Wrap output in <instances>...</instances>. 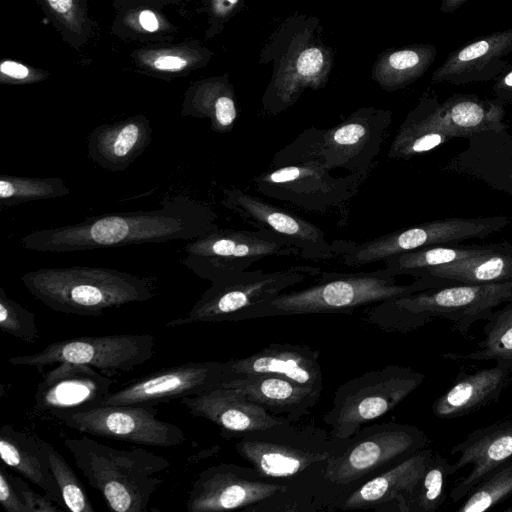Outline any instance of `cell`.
<instances>
[{"mask_svg": "<svg viewBox=\"0 0 512 512\" xmlns=\"http://www.w3.org/2000/svg\"><path fill=\"white\" fill-rule=\"evenodd\" d=\"M161 208L89 217L79 223L35 230L21 245L37 252H76L132 244L194 240L216 228L217 215L188 196L164 199Z\"/></svg>", "mask_w": 512, "mask_h": 512, "instance_id": "6da1fadb", "label": "cell"}, {"mask_svg": "<svg viewBox=\"0 0 512 512\" xmlns=\"http://www.w3.org/2000/svg\"><path fill=\"white\" fill-rule=\"evenodd\" d=\"M27 290L50 309L81 316L152 299L157 278L106 267L40 268L21 277Z\"/></svg>", "mask_w": 512, "mask_h": 512, "instance_id": "7a4b0ae2", "label": "cell"}, {"mask_svg": "<svg viewBox=\"0 0 512 512\" xmlns=\"http://www.w3.org/2000/svg\"><path fill=\"white\" fill-rule=\"evenodd\" d=\"M512 300V281L490 284L452 283L369 306L363 320L386 332L417 330L443 318L463 337L478 321Z\"/></svg>", "mask_w": 512, "mask_h": 512, "instance_id": "3957f363", "label": "cell"}, {"mask_svg": "<svg viewBox=\"0 0 512 512\" xmlns=\"http://www.w3.org/2000/svg\"><path fill=\"white\" fill-rule=\"evenodd\" d=\"M64 445L89 485L116 512H144L170 462L143 448L118 449L82 436Z\"/></svg>", "mask_w": 512, "mask_h": 512, "instance_id": "277c9868", "label": "cell"}, {"mask_svg": "<svg viewBox=\"0 0 512 512\" xmlns=\"http://www.w3.org/2000/svg\"><path fill=\"white\" fill-rule=\"evenodd\" d=\"M319 276L309 287L278 295L258 312L256 319L305 314H351L359 308L453 283L434 277H421L412 283L401 284L397 276L385 267L355 273L320 271Z\"/></svg>", "mask_w": 512, "mask_h": 512, "instance_id": "5b68a950", "label": "cell"}, {"mask_svg": "<svg viewBox=\"0 0 512 512\" xmlns=\"http://www.w3.org/2000/svg\"><path fill=\"white\" fill-rule=\"evenodd\" d=\"M234 448L264 479L289 484L325 469L327 461L340 453L348 439H337L312 424L285 420L245 434Z\"/></svg>", "mask_w": 512, "mask_h": 512, "instance_id": "8992f818", "label": "cell"}, {"mask_svg": "<svg viewBox=\"0 0 512 512\" xmlns=\"http://www.w3.org/2000/svg\"><path fill=\"white\" fill-rule=\"evenodd\" d=\"M391 116L386 112L362 111L328 129L309 128L272 159L274 166L317 161L326 169H344L369 175L386 141Z\"/></svg>", "mask_w": 512, "mask_h": 512, "instance_id": "52a82bcc", "label": "cell"}, {"mask_svg": "<svg viewBox=\"0 0 512 512\" xmlns=\"http://www.w3.org/2000/svg\"><path fill=\"white\" fill-rule=\"evenodd\" d=\"M428 443L424 431L411 424H368L348 438L346 447L327 461L325 477L339 494L340 503L349 492L427 448Z\"/></svg>", "mask_w": 512, "mask_h": 512, "instance_id": "ba28073f", "label": "cell"}, {"mask_svg": "<svg viewBox=\"0 0 512 512\" xmlns=\"http://www.w3.org/2000/svg\"><path fill=\"white\" fill-rule=\"evenodd\" d=\"M320 271L303 265L274 272L247 270L212 282L184 317L173 319L165 326L256 319L258 312L274 298L318 276Z\"/></svg>", "mask_w": 512, "mask_h": 512, "instance_id": "9c48e42d", "label": "cell"}, {"mask_svg": "<svg viewBox=\"0 0 512 512\" xmlns=\"http://www.w3.org/2000/svg\"><path fill=\"white\" fill-rule=\"evenodd\" d=\"M424 379L423 373L401 365L365 372L337 387L331 408L322 420L330 427L332 437L348 439L395 409Z\"/></svg>", "mask_w": 512, "mask_h": 512, "instance_id": "30bf717a", "label": "cell"}, {"mask_svg": "<svg viewBox=\"0 0 512 512\" xmlns=\"http://www.w3.org/2000/svg\"><path fill=\"white\" fill-rule=\"evenodd\" d=\"M367 174L335 177L317 161L279 166L253 179L261 195L313 214L338 213L343 219Z\"/></svg>", "mask_w": 512, "mask_h": 512, "instance_id": "8fae6325", "label": "cell"}, {"mask_svg": "<svg viewBox=\"0 0 512 512\" xmlns=\"http://www.w3.org/2000/svg\"><path fill=\"white\" fill-rule=\"evenodd\" d=\"M182 263L212 282L247 271L269 257H300L297 248L274 233L216 228L184 246Z\"/></svg>", "mask_w": 512, "mask_h": 512, "instance_id": "7c38bea8", "label": "cell"}, {"mask_svg": "<svg viewBox=\"0 0 512 512\" xmlns=\"http://www.w3.org/2000/svg\"><path fill=\"white\" fill-rule=\"evenodd\" d=\"M509 223L510 219L504 216L446 218L397 230L362 243L341 240L340 262L348 267L384 262L395 255L423 247L485 238L503 230Z\"/></svg>", "mask_w": 512, "mask_h": 512, "instance_id": "4fadbf2b", "label": "cell"}, {"mask_svg": "<svg viewBox=\"0 0 512 512\" xmlns=\"http://www.w3.org/2000/svg\"><path fill=\"white\" fill-rule=\"evenodd\" d=\"M155 347L156 339L150 334L80 336L50 343L33 354L10 357L8 362L38 370L72 362L91 366L112 377L150 361Z\"/></svg>", "mask_w": 512, "mask_h": 512, "instance_id": "5bb4252c", "label": "cell"}, {"mask_svg": "<svg viewBox=\"0 0 512 512\" xmlns=\"http://www.w3.org/2000/svg\"><path fill=\"white\" fill-rule=\"evenodd\" d=\"M155 406L103 405L89 410L57 413L60 423L81 433L155 447H174L186 441L177 425L157 419Z\"/></svg>", "mask_w": 512, "mask_h": 512, "instance_id": "9a60e30c", "label": "cell"}, {"mask_svg": "<svg viewBox=\"0 0 512 512\" xmlns=\"http://www.w3.org/2000/svg\"><path fill=\"white\" fill-rule=\"evenodd\" d=\"M261 477L252 466L219 463L204 469L186 500L188 512L246 511L286 488Z\"/></svg>", "mask_w": 512, "mask_h": 512, "instance_id": "2e32d148", "label": "cell"}, {"mask_svg": "<svg viewBox=\"0 0 512 512\" xmlns=\"http://www.w3.org/2000/svg\"><path fill=\"white\" fill-rule=\"evenodd\" d=\"M224 361L186 362L158 370L111 391L103 405L156 406L214 390L225 380Z\"/></svg>", "mask_w": 512, "mask_h": 512, "instance_id": "e0dca14e", "label": "cell"}, {"mask_svg": "<svg viewBox=\"0 0 512 512\" xmlns=\"http://www.w3.org/2000/svg\"><path fill=\"white\" fill-rule=\"evenodd\" d=\"M222 204L246 223L288 241L302 259L326 261L340 254L338 240L330 243L319 227L257 196L231 188L225 190Z\"/></svg>", "mask_w": 512, "mask_h": 512, "instance_id": "ac0fdd59", "label": "cell"}, {"mask_svg": "<svg viewBox=\"0 0 512 512\" xmlns=\"http://www.w3.org/2000/svg\"><path fill=\"white\" fill-rule=\"evenodd\" d=\"M504 104L471 94H455L438 104L432 101L413 111L398 129L427 134L438 132L453 137H470L504 129Z\"/></svg>", "mask_w": 512, "mask_h": 512, "instance_id": "d6986e66", "label": "cell"}, {"mask_svg": "<svg viewBox=\"0 0 512 512\" xmlns=\"http://www.w3.org/2000/svg\"><path fill=\"white\" fill-rule=\"evenodd\" d=\"M39 382L34 413L53 417L57 413L98 407L111 392L114 380L91 366L60 362Z\"/></svg>", "mask_w": 512, "mask_h": 512, "instance_id": "ffe728a7", "label": "cell"}, {"mask_svg": "<svg viewBox=\"0 0 512 512\" xmlns=\"http://www.w3.org/2000/svg\"><path fill=\"white\" fill-rule=\"evenodd\" d=\"M449 452L459 454L456 461L450 463L451 475L470 467L448 494L452 502H458L487 474L512 460V419L497 421L471 432Z\"/></svg>", "mask_w": 512, "mask_h": 512, "instance_id": "44dd1931", "label": "cell"}, {"mask_svg": "<svg viewBox=\"0 0 512 512\" xmlns=\"http://www.w3.org/2000/svg\"><path fill=\"white\" fill-rule=\"evenodd\" d=\"M180 403L193 416L216 425L225 439H238L287 420L272 415L239 388L220 386L200 395L183 397Z\"/></svg>", "mask_w": 512, "mask_h": 512, "instance_id": "7402d4cb", "label": "cell"}, {"mask_svg": "<svg viewBox=\"0 0 512 512\" xmlns=\"http://www.w3.org/2000/svg\"><path fill=\"white\" fill-rule=\"evenodd\" d=\"M432 450L424 448L349 492L338 511L407 512V504L421 479Z\"/></svg>", "mask_w": 512, "mask_h": 512, "instance_id": "603a6c76", "label": "cell"}, {"mask_svg": "<svg viewBox=\"0 0 512 512\" xmlns=\"http://www.w3.org/2000/svg\"><path fill=\"white\" fill-rule=\"evenodd\" d=\"M225 380L251 374H274L287 378L319 393L324 378L319 351L304 344L271 343L245 358L224 361Z\"/></svg>", "mask_w": 512, "mask_h": 512, "instance_id": "cb8c5ba5", "label": "cell"}, {"mask_svg": "<svg viewBox=\"0 0 512 512\" xmlns=\"http://www.w3.org/2000/svg\"><path fill=\"white\" fill-rule=\"evenodd\" d=\"M512 27L496 31L450 52L435 70L432 81L455 85L494 80L509 64Z\"/></svg>", "mask_w": 512, "mask_h": 512, "instance_id": "d4e9b609", "label": "cell"}, {"mask_svg": "<svg viewBox=\"0 0 512 512\" xmlns=\"http://www.w3.org/2000/svg\"><path fill=\"white\" fill-rule=\"evenodd\" d=\"M152 134L142 114L98 125L87 137V156L107 171L124 172L150 145Z\"/></svg>", "mask_w": 512, "mask_h": 512, "instance_id": "484cf974", "label": "cell"}, {"mask_svg": "<svg viewBox=\"0 0 512 512\" xmlns=\"http://www.w3.org/2000/svg\"><path fill=\"white\" fill-rule=\"evenodd\" d=\"M512 383L511 370L502 363L468 373L461 371L452 385L432 404V413L440 419L467 416L497 402Z\"/></svg>", "mask_w": 512, "mask_h": 512, "instance_id": "4316f807", "label": "cell"}, {"mask_svg": "<svg viewBox=\"0 0 512 512\" xmlns=\"http://www.w3.org/2000/svg\"><path fill=\"white\" fill-rule=\"evenodd\" d=\"M222 387L241 389L247 397L274 416L300 422L318 403L321 393L274 374L231 377Z\"/></svg>", "mask_w": 512, "mask_h": 512, "instance_id": "83f0119b", "label": "cell"}, {"mask_svg": "<svg viewBox=\"0 0 512 512\" xmlns=\"http://www.w3.org/2000/svg\"><path fill=\"white\" fill-rule=\"evenodd\" d=\"M0 456L6 467L41 488L65 510L39 438L4 424L0 429Z\"/></svg>", "mask_w": 512, "mask_h": 512, "instance_id": "f1b7e54d", "label": "cell"}, {"mask_svg": "<svg viewBox=\"0 0 512 512\" xmlns=\"http://www.w3.org/2000/svg\"><path fill=\"white\" fill-rule=\"evenodd\" d=\"M207 58L204 47L195 39L142 45L130 53L136 70L165 81L188 76Z\"/></svg>", "mask_w": 512, "mask_h": 512, "instance_id": "f546056e", "label": "cell"}, {"mask_svg": "<svg viewBox=\"0 0 512 512\" xmlns=\"http://www.w3.org/2000/svg\"><path fill=\"white\" fill-rule=\"evenodd\" d=\"M421 277H434L463 284L512 281V245L492 244L484 253L426 270Z\"/></svg>", "mask_w": 512, "mask_h": 512, "instance_id": "4dcf8cb0", "label": "cell"}, {"mask_svg": "<svg viewBox=\"0 0 512 512\" xmlns=\"http://www.w3.org/2000/svg\"><path fill=\"white\" fill-rule=\"evenodd\" d=\"M340 496L327 481L324 470L308 475L249 507V512L338 511Z\"/></svg>", "mask_w": 512, "mask_h": 512, "instance_id": "1f68e13d", "label": "cell"}, {"mask_svg": "<svg viewBox=\"0 0 512 512\" xmlns=\"http://www.w3.org/2000/svg\"><path fill=\"white\" fill-rule=\"evenodd\" d=\"M181 116L209 119L212 131L224 134L233 129L238 111L235 100L224 86L202 80L187 87Z\"/></svg>", "mask_w": 512, "mask_h": 512, "instance_id": "d6a6232c", "label": "cell"}, {"mask_svg": "<svg viewBox=\"0 0 512 512\" xmlns=\"http://www.w3.org/2000/svg\"><path fill=\"white\" fill-rule=\"evenodd\" d=\"M115 11L110 32L121 40L149 45L174 41L179 34L178 26L162 10L140 6Z\"/></svg>", "mask_w": 512, "mask_h": 512, "instance_id": "836d02e7", "label": "cell"}, {"mask_svg": "<svg viewBox=\"0 0 512 512\" xmlns=\"http://www.w3.org/2000/svg\"><path fill=\"white\" fill-rule=\"evenodd\" d=\"M47 20L71 48L80 51L96 32L88 0H35Z\"/></svg>", "mask_w": 512, "mask_h": 512, "instance_id": "e575fe53", "label": "cell"}, {"mask_svg": "<svg viewBox=\"0 0 512 512\" xmlns=\"http://www.w3.org/2000/svg\"><path fill=\"white\" fill-rule=\"evenodd\" d=\"M483 339L476 349L465 354L447 352L444 358L463 361H495L512 372V300L496 309L486 320Z\"/></svg>", "mask_w": 512, "mask_h": 512, "instance_id": "d590c367", "label": "cell"}, {"mask_svg": "<svg viewBox=\"0 0 512 512\" xmlns=\"http://www.w3.org/2000/svg\"><path fill=\"white\" fill-rule=\"evenodd\" d=\"M491 245L454 243L428 246L390 257L384 264L395 276L410 275L416 279L428 269L482 254Z\"/></svg>", "mask_w": 512, "mask_h": 512, "instance_id": "8d00e7d4", "label": "cell"}, {"mask_svg": "<svg viewBox=\"0 0 512 512\" xmlns=\"http://www.w3.org/2000/svg\"><path fill=\"white\" fill-rule=\"evenodd\" d=\"M450 463L440 453L432 452L423 475L407 504V512H434L445 502Z\"/></svg>", "mask_w": 512, "mask_h": 512, "instance_id": "74e56055", "label": "cell"}, {"mask_svg": "<svg viewBox=\"0 0 512 512\" xmlns=\"http://www.w3.org/2000/svg\"><path fill=\"white\" fill-rule=\"evenodd\" d=\"M70 194L66 181L59 177L37 178L0 176V204L10 207L29 201L65 197Z\"/></svg>", "mask_w": 512, "mask_h": 512, "instance_id": "f35d334b", "label": "cell"}, {"mask_svg": "<svg viewBox=\"0 0 512 512\" xmlns=\"http://www.w3.org/2000/svg\"><path fill=\"white\" fill-rule=\"evenodd\" d=\"M512 496V460L487 474L463 498L458 512H483Z\"/></svg>", "mask_w": 512, "mask_h": 512, "instance_id": "ab89813d", "label": "cell"}, {"mask_svg": "<svg viewBox=\"0 0 512 512\" xmlns=\"http://www.w3.org/2000/svg\"><path fill=\"white\" fill-rule=\"evenodd\" d=\"M48 464L59 489L64 508L71 512H94L88 494L62 454L50 443L40 439Z\"/></svg>", "mask_w": 512, "mask_h": 512, "instance_id": "60d3db41", "label": "cell"}, {"mask_svg": "<svg viewBox=\"0 0 512 512\" xmlns=\"http://www.w3.org/2000/svg\"><path fill=\"white\" fill-rule=\"evenodd\" d=\"M0 329L24 342L33 344L39 339L33 312L9 298L0 287Z\"/></svg>", "mask_w": 512, "mask_h": 512, "instance_id": "b9f144b4", "label": "cell"}, {"mask_svg": "<svg viewBox=\"0 0 512 512\" xmlns=\"http://www.w3.org/2000/svg\"><path fill=\"white\" fill-rule=\"evenodd\" d=\"M50 76L46 70L27 65L17 60L5 59L0 62V83L27 85L42 82Z\"/></svg>", "mask_w": 512, "mask_h": 512, "instance_id": "7bdbcfd3", "label": "cell"}, {"mask_svg": "<svg viewBox=\"0 0 512 512\" xmlns=\"http://www.w3.org/2000/svg\"><path fill=\"white\" fill-rule=\"evenodd\" d=\"M5 464L0 467V504L6 512H29Z\"/></svg>", "mask_w": 512, "mask_h": 512, "instance_id": "ee69618b", "label": "cell"}, {"mask_svg": "<svg viewBox=\"0 0 512 512\" xmlns=\"http://www.w3.org/2000/svg\"><path fill=\"white\" fill-rule=\"evenodd\" d=\"M13 480L29 512L64 511L60 505L55 503L46 494H38L36 491L30 488V486L20 477L13 476Z\"/></svg>", "mask_w": 512, "mask_h": 512, "instance_id": "f6af8a7d", "label": "cell"}, {"mask_svg": "<svg viewBox=\"0 0 512 512\" xmlns=\"http://www.w3.org/2000/svg\"><path fill=\"white\" fill-rule=\"evenodd\" d=\"M324 64L323 53L318 48H308L300 53L296 69L300 76L311 78L319 74Z\"/></svg>", "mask_w": 512, "mask_h": 512, "instance_id": "bcb514c9", "label": "cell"}, {"mask_svg": "<svg viewBox=\"0 0 512 512\" xmlns=\"http://www.w3.org/2000/svg\"><path fill=\"white\" fill-rule=\"evenodd\" d=\"M492 92L502 104H512V64L508 66L494 79Z\"/></svg>", "mask_w": 512, "mask_h": 512, "instance_id": "7dc6e473", "label": "cell"}, {"mask_svg": "<svg viewBox=\"0 0 512 512\" xmlns=\"http://www.w3.org/2000/svg\"><path fill=\"white\" fill-rule=\"evenodd\" d=\"M193 0H110L115 10L127 7H151L159 10L186 5Z\"/></svg>", "mask_w": 512, "mask_h": 512, "instance_id": "c3c4849f", "label": "cell"}, {"mask_svg": "<svg viewBox=\"0 0 512 512\" xmlns=\"http://www.w3.org/2000/svg\"><path fill=\"white\" fill-rule=\"evenodd\" d=\"M238 0H210V12L214 18L224 17Z\"/></svg>", "mask_w": 512, "mask_h": 512, "instance_id": "681fc988", "label": "cell"}, {"mask_svg": "<svg viewBox=\"0 0 512 512\" xmlns=\"http://www.w3.org/2000/svg\"><path fill=\"white\" fill-rule=\"evenodd\" d=\"M467 1L468 0H442L440 10L444 13H452Z\"/></svg>", "mask_w": 512, "mask_h": 512, "instance_id": "f907efd6", "label": "cell"}, {"mask_svg": "<svg viewBox=\"0 0 512 512\" xmlns=\"http://www.w3.org/2000/svg\"><path fill=\"white\" fill-rule=\"evenodd\" d=\"M505 512H512V506H509L504 509Z\"/></svg>", "mask_w": 512, "mask_h": 512, "instance_id": "816d5d0a", "label": "cell"}]
</instances>
